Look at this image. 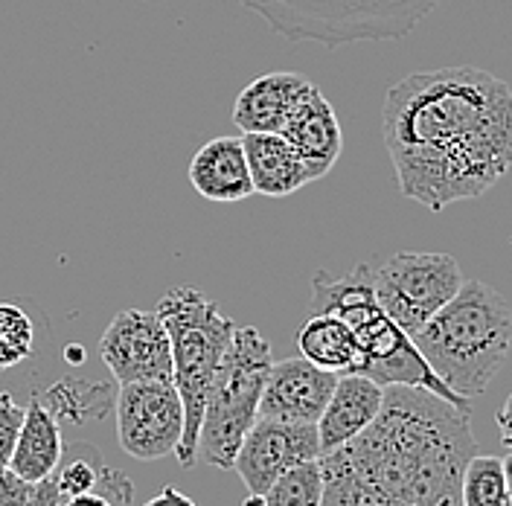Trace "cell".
I'll list each match as a JSON object with an SVG mask.
<instances>
[{"label": "cell", "mask_w": 512, "mask_h": 506, "mask_svg": "<svg viewBox=\"0 0 512 506\" xmlns=\"http://www.w3.org/2000/svg\"><path fill=\"white\" fill-rule=\"evenodd\" d=\"M309 460H320L318 425L277 422L259 416L239 445L233 472L251 495H265V489L277 477Z\"/></svg>", "instance_id": "11"}, {"label": "cell", "mask_w": 512, "mask_h": 506, "mask_svg": "<svg viewBox=\"0 0 512 506\" xmlns=\"http://www.w3.org/2000/svg\"><path fill=\"white\" fill-rule=\"evenodd\" d=\"M105 399H108L105 384H96L91 379H62V384L47 390V396L41 402L62 425V419L64 422H85L91 416H102L108 408Z\"/></svg>", "instance_id": "20"}, {"label": "cell", "mask_w": 512, "mask_h": 506, "mask_svg": "<svg viewBox=\"0 0 512 506\" xmlns=\"http://www.w3.org/2000/svg\"><path fill=\"white\" fill-rule=\"evenodd\" d=\"M382 137L405 198H480L512 169L510 85L472 64L411 73L384 94Z\"/></svg>", "instance_id": "1"}, {"label": "cell", "mask_w": 512, "mask_h": 506, "mask_svg": "<svg viewBox=\"0 0 512 506\" xmlns=\"http://www.w3.org/2000/svg\"><path fill=\"white\" fill-rule=\"evenodd\" d=\"M309 88L312 79L291 70L256 76L233 102V126L242 134H280L294 105Z\"/></svg>", "instance_id": "14"}, {"label": "cell", "mask_w": 512, "mask_h": 506, "mask_svg": "<svg viewBox=\"0 0 512 506\" xmlns=\"http://www.w3.org/2000/svg\"><path fill=\"white\" fill-rule=\"evenodd\" d=\"M158 317L169 335L172 347V381L181 393L184 405V437L175 451L178 463L192 469L195 448H198V431L201 416L207 405V393L213 376L219 370L224 349L230 347L236 320L224 315L216 300L204 297L192 285L169 288L158 303Z\"/></svg>", "instance_id": "5"}, {"label": "cell", "mask_w": 512, "mask_h": 506, "mask_svg": "<svg viewBox=\"0 0 512 506\" xmlns=\"http://www.w3.org/2000/svg\"><path fill=\"white\" fill-rule=\"evenodd\" d=\"M99 358L120 384L172 379V347L158 312H120L99 335Z\"/></svg>", "instance_id": "10"}, {"label": "cell", "mask_w": 512, "mask_h": 506, "mask_svg": "<svg viewBox=\"0 0 512 506\" xmlns=\"http://www.w3.org/2000/svg\"><path fill=\"white\" fill-rule=\"evenodd\" d=\"M338 376L320 370L312 361L286 358L274 361L268 381L262 387L259 416L277 422H297V425H318L320 413L326 408Z\"/></svg>", "instance_id": "12"}, {"label": "cell", "mask_w": 512, "mask_h": 506, "mask_svg": "<svg viewBox=\"0 0 512 506\" xmlns=\"http://www.w3.org/2000/svg\"><path fill=\"white\" fill-rule=\"evenodd\" d=\"M504 477H507V492H510V501H512V451L504 457Z\"/></svg>", "instance_id": "31"}, {"label": "cell", "mask_w": 512, "mask_h": 506, "mask_svg": "<svg viewBox=\"0 0 512 506\" xmlns=\"http://www.w3.org/2000/svg\"><path fill=\"white\" fill-rule=\"evenodd\" d=\"M507 506H512V501H510V504H507Z\"/></svg>", "instance_id": "33"}, {"label": "cell", "mask_w": 512, "mask_h": 506, "mask_svg": "<svg viewBox=\"0 0 512 506\" xmlns=\"http://www.w3.org/2000/svg\"><path fill=\"white\" fill-rule=\"evenodd\" d=\"M190 184L204 201L236 204L254 195L242 137H216L190 160Z\"/></svg>", "instance_id": "16"}, {"label": "cell", "mask_w": 512, "mask_h": 506, "mask_svg": "<svg viewBox=\"0 0 512 506\" xmlns=\"http://www.w3.org/2000/svg\"><path fill=\"white\" fill-rule=\"evenodd\" d=\"M59 506H120L114 504L108 495H102V492H85V495H73V498H62Z\"/></svg>", "instance_id": "30"}, {"label": "cell", "mask_w": 512, "mask_h": 506, "mask_svg": "<svg viewBox=\"0 0 512 506\" xmlns=\"http://www.w3.org/2000/svg\"><path fill=\"white\" fill-rule=\"evenodd\" d=\"M443 0H242L288 41L344 47L358 41H399Z\"/></svg>", "instance_id": "6"}, {"label": "cell", "mask_w": 512, "mask_h": 506, "mask_svg": "<svg viewBox=\"0 0 512 506\" xmlns=\"http://www.w3.org/2000/svg\"><path fill=\"white\" fill-rule=\"evenodd\" d=\"M59 489H56V483H53V477H47L44 483H38L35 486V492H32L30 504L27 506H59Z\"/></svg>", "instance_id": "28"}, {"label": "cell", "mask_w": 512, "mask_h": 506, "mask_svg": "<svg viewBox=\"0 0 512 506\" xmlns=\"http://www.w3.org/2000/svg\"><path fill=\"white\" fill-rule=\"evenodd\" d=\"M384 387L361 373H344L318 419L320 454L355 440L382 411Z\"/></svg>", "instance_id": "15"}, {"label": "cell", "mask_w": 512, "mask_h": 506, "mask_svg": "<svg viewBox=\"0 0 512 506\" xmlns=\"http://www.w3.org/2000/svg\"><path fill=\"white\" fill-rule=\"evenodd\" d=\"M411 338L457 396L475 399L489 390L510 355L512 309L492 285L463 280L460 291Z\"/></svg>", "instance_id": "3"}, {"label": "cell", "mask_w": 512, "mask_h": 506, "mask_svg": "<svg viewBox=\"0 0 512 506\" xmlns=\"http://www.w3.org/2000/svg\"><path fill=\"white\" fill-rule=\"evenodd\" d=\"M64 454V437L59 419L41 399L24 405V422L9 457V469L32 486L44 483L59 469Z\"/></svg>", "instance_id": "18"}, {"label": "cell", "mask_w": 512, "mask_h": 506, "mask_svg": "<svg viewBox=\"0 0 512 506\" xmlns=\"http://www.w3.org/2000/svg\"><path fill=\"white\" fill-rule=\"evenodd\" d=\"M274 364L271 344L254 326H236L213 376L201 416L195 460L233 472L239 445L259 419V399Z\"/></svg>", "instance_id": "7"}, {"label": "cell", "mask_w": 512, "mask_h": 506, "mask_svg": "<svg viewBox=\"0 0 512 506\" xmlns=\"http://www.w3.org/2000/svg\"><path fill=\"white\" fill-rule=\"evenodd\" d=\"M245 506H265V501H262V495H251V498H248V504Z\"/></svg>", "instance_id": "32"}, {"label": "cell", "mask_w": 512, "mask_h": 506, "mask_svg": "<svg viewBox=\"0 0 512 506\" xmlns=\"http://www.w3.org/2000/svg\"><path fill=\"white\" fill-rule=\"evenodd\" d=\"M21 422H24V405H18L9 393L0 390V466H9Z\"/></svg>", "instance_id": "25"}, {"label": "cell", "mask_w": 512, "mask_h": 506, "mask_svg": "<svg viewBox=\"0 0 512 506\" xmlns=\"http://www.w3.org/2000/svg\"><path fill=\"white\" fill-rule=\"evenodd\" d=\"M35 352V326L32 317L15 306L0 303V373H9L30 361Z\"/></svg>", "instance_id": "24"}, {"label": "cell", "mask_w": 512, "mask_h": 506, "mask_svg": "<svg viewBox=\"0 0 512 506\" xmlns=\"http://www.w3.org/2000/svg\"><path fill=\"white\" fill-rule=\"evenodd\" d=\"M35 486L21 480L9 466H0V506H27Z\"/></svg>", "instance_id": "26"}, {"label": "cell", "mask_w": 512, "mask_h": 506, "mask_svg": "<svg viewBox=\"0 0 512 506\" xmlns=\"http://www.w3.org/2000/svg\"><path fill=\"white\" fill-rule=\"evenodd\" d=\"M265 506H320L323 501V469L320 460L300 463L280 475L262 495Z\"/></svg>", "instance_id": "23"}, {"label": "cell", "mask_w": 512, "mask_h": 506, "mask_svg": "<svg viewBox=\"0 0 512 506\" xmlns=\"http://www.w3.org/2000/svg\"><path fill=\"white\" fill-rule=\"evenodd\" d=\"M143 506H195L192 498H187L181 489H175V486H166V489H160L155 498H149Z\"/></svg>", "instance_id": "27"}, {"label": "cell", "mask_w": 512, "mask_h": 506, "mask_svg": "<svg viewBox=\"0 0 512 506\" xmlns=\"http://www.w3.org/2000/svg\"><path fill=\"white\" fill-rule=\"evenodd\" d=\"M117 440L134 460H163L184 437V405L172 379L131 381L117 390Z\"/></svg>", "instance_id": "9"}, {"label": "cell", "mask_w": 512, "mask_h": 506, "mask_svg": "<svg viewBox=\"0 0 512 506\" xmlns=\"http://www.w3.org/2000/svg\"><path fill=\"white\" fill-rule=\"evenodd\" d=\"M297 349L306 361H312L320 370H329L335 376L358 373L361 370V347L355 341V332L338 315L315 312L300 332H297Z\"/></svg>", "instance_id": "19"}, {"label": "cell", "mask_w": 512, "mask_h": 506, "mask_svg": "<svg viewBox=\"0 0 512 506\" xmlns=\"http://www.w3.org/2000/svg\"><path fill=\"white\" fill-rule=\"evenodd\" d=\"M111 466L102 463V457L96 454V448L85 443L64 445L62 463L53 472V483L59 489V498H73V495H85V492H99L102 477Z\"/></svg>", "instance_id": "21"}, {"label": "cell", "mask_w": 512, "mask_h": 506, "mask_svg": "<svg viewBox=\"0 0 512 506\" xmlns=\"http://www.w3.org/2000/svg\"><path fill=\"white\" fill-rule=\"evenodd\" d=\"M280 134L300 152V158L309 163L315 181H320L326 172H332V166L338 163L341 149H344V131L338 123V114L332 102L320 94L315 82L300 96V102L294 105Z\"/></svg>", "instance_id": "13"}, {"label": "cell", "mask_w": 512, "mask_h": 506, "mask_svg": "<svg viewBox=\"0 0 512 506\" xmlns=\"http://www.w3.org/2000/svg\"><path fill=\"white\" fill-rule=\"evenodd\" d=\"M245 158L251 169L254 192L268 198H286L315 181L309 163L283 134H242Z\"/></svg>", "instance_id": "17"}, {"label": "cell", "mask_w": 512, "mask_h": 506, "mask_svg": "<svg viewBox=\"0 0 512 506\" xmlns=\"http://www.w3.org/2000/svg\"><path fill=\"white\" fill-rule=\"evenodd\" d=\"M312 315L329 312L338 315L352 332L361 347V376L379 381L382 387L390 384H408L425 387L446 402L472 413V399L457 396L446 381L440 379L422 352L416 349L414 338L384 312L373 291V262L358 265L347 277H332L318 271L312 280Z\"/></svg>", "instance_id": "4"}, {"label": "cell", "mask_w": 512, "mask_h": 506, "mask_svg": "<svg viewBox=\"0 0 512 506\" xmlns=\"http://www.w3.org/2000/svg\"><path fill=\"white\" fill-rule=\"evenodd\" d=\"M469 416L425 387H384L379 416L320 454V506H463V469L478 454Z\"/></svg>", "instance_id": "2"}, {"label": "cell", "mask_w": 512, "mask_h": 506, "mask_svg": "<svg viewBox=\"0 0 512 506\" xmlns=\"http://www.w3.org/2000/svg\"><path fill=\"white\" fill-rule=\"evenodd\" d=\"M463 274L448 253L402 251L373 265V291L387 315L408 335L422 329L460 291Z\"/></svg>", "instance_id": "8"}, {"label": "cell", "mask_w": 512, "mask_h": 506, "mask_svg": "<svg viewBox=\"0 0 512 506\" xmlns=\"http://www.w3.org/2000/svg\"><path fill=\"white\" fill-rule=\"evenodd\" d=\"M495 419H498V431H501V445L507 451H512V393L507 396V402L498 408Z\"/></svg>", "instance_id": "29"}, {"label": "cell", "mask_w": 512, "mask_h": 506, "mask_svg": "<svg viewBox=\"0 0 512 506\" xmlns=\"http://www.w3.org/2000/svg\"><path fill=\"white\" fill-rule=\"evenodd\" d=\"M460 498L463 506H507L510 492H507V477H504V460L489 457V454H475L460 480Z\"/></svg>", "instance_id": "22"}]
</instances>
